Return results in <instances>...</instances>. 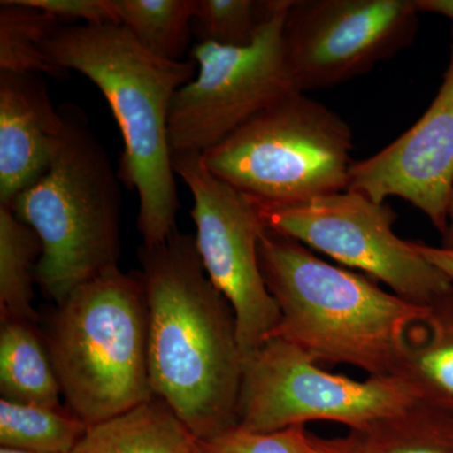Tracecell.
<instances>
[{
    "mask_svg": "<svg viewBox=\"0 0 453 453\" xmlns=\"http://www.w3.org/2000/svg\"><path fill=\"white\" fill-rule=\"evenodd\" d=\"M64 127L42 74L0 73V204L49 170Z\"/></svg>",
    "mask_w": 453,
    "mask_h": 453,
    "instance_id": "obj_13",
    "label": "cell"
},
{
    "mask_svg": "<svg viewBox=\"0 0 453 453\" xmlns=\"http://www.w3.org/2000/svg\"><path fill=\"white\" fill-rule=\"evenodd\" d=\"M350 434L363 453H453V405L419 395L401 412Z\"/></svg>",
    "mask_w": 453,
    "mask_h": 453,
    "instance_id": "obj_16",
    "label": "cell"
},
{
    "mask_svg": "<svg viewBox=\"0 0 453 453\" xmlns=\"http://www.w3.org/2000/svg\"><path fill=\"white\" fill-rule=\"evenodd\" d=\"M149 319V374L198 441L237 427L243 354L234 309L211 283L196 238L175 229L139 250Z\"/></svg>",
    "mask_w": 453,
    "mask_h": 453,
    "instance_id": "obj_1",
    "label": "cell"
},
{
    "mask_svg": "<svg viewBox=\"0 0 453 453\" xmlns=\"http://www.w3.org/2000/svg\"><path fill=\"white\" fill-rule=\"evenodd\" d=\"M61 111L52 164L8 205L40 237L35 283L56 303L120 258L121 192L109 154L79 107Z\"/></svg>",
    "mask_w": 453,
    "mask_h": 453,
    "instance_id": "obj_4",
    "label": "cell"
},
{
    "mask_svg": "<svg viewBox=\"0 0 453 453\" xmlns=\"http://www.w3.org/2000/svg\"><path fill=\"white\" fill-rule=\"evenodd\" d=\"M65 23L23 0L0 2V73L67 77L49 55V43Z\"/></svg>",
    "mask_w": 453,
    "mask_h": 453,
    "instance_id": "obj_18",
    "label": "cell"
},
{
    "mask_svg": "<svg viewBox=\"0 0 453 453\" xmlns=\"http://www.w3.org/2000/svg\"><path fill=\"white\" fill-rule=\"evenodd\" d=\"M88 425L70 408L0 401V446L29 453H73Z\"/></svg>",
    "mask_w": 453,
    "mask_h": 453,
    "instance_id": "obj_20",
    "label": "cell"
},
{
    "mask_svg": "<svg viewBox=\"0 0 453 453\" xmlns=\"http://www.w3.org/2000/svg\"><path fill=\"white\" fill-rule=\"evenodd\" d=\"M453 189V29L442 85L427 111L380 153L354 162L347 190L375 202L398 196L423 211L441 234Z\"/></svg>",
    "mask_w": 453,
    "mask_h": 453,
    "instance_id": "obj_12",
    "label": "cell"
},
{
    "mask_svg": "<svg viewBox=\"0 0 453 453\" xmlns=\"http://www.w3.org/2000/svg\"><path fill=\"white\" fill-rule=\"evenodd\" d=\"M419 13H434L453 23V0H414Z\"/></svg>",
    "mask_w": 453,
    "mask_h": 453,
    "instance_id": "obj_27",
    "label": "cell"
},
{
    "mask_svg": "<svg viewBox=\"0 0 453 453\" xmlns=\"http://www.w3.org/2000/svg\"><path fill=\"white\" fill-rule=\"evenodd\" d=\"M419 395L402 378L356 380L324 371L300 349L273 338L243 357L238 427L268 434L334 422L362 432Z\"/></svg>",
    "mask_w": 453,
    "mask_h": 453,
    "instance_id": "obj_7",
    "label": "cell"
},
{
    "mask_svg": "<svg viewBox=\"0 0 453 453\" xmlns=\"http://www.w3.org/2000/svg\"><path fill=\"white\" fill-rule=\"evenodd\" d=\"M295 441L299 453H363L359 441L350 432L345 437L325 438L311 434L305 426H297Z\"/></svg>",
    "mask_w": 453,
    "mask_h": 453,
    "instance_id": "obj_25",
    "label": "cell"
},
{
    "mask_svg": "<svg viewBox=\"0 0 453 453\" xmlns=\"http://www.w3.org/2000/svg\"><path fill=\"white\" fill-rule=\"evenodd\" d=\"M405 349L403 380L422 396L453 405V296L411 327Z\"/></svg>",
    "mask_w": 453,
    "mask_h": 453,
    "instance_id": "obj_17",
    "label": "cell"
},
{
    "mask_svg": "<svg viewBox=\"0 0 453 453\" xmlns=\"http://www.w3.org/2000/svg\"><path fill=\"white\" fill-rule=\"evenodd\" d=\"M49 55L65 73L77 71L103 92L120 127V175L139 196L138 228L145 247L177 229L179 198L169 139V112L178 89L196 77L193 59L151 55L122 25H64Z\"/></svg>",
    "mask_w": 453,
    "mask_h": 453,
    "instance_id": "obj_3",
    "label": "cell"
},
{
    "mask_svg": "<svg viewBox=\"0 0 453 453\" xmlns=\"http://www.w3.org/2000/svg\"><path fill=\"white\" fill-rule=\"evenodd\" d=\"M42 255L40 237L8 205L0 204V319L35 324L33 283Z\"/></svg>",
    "mask_w": 453,
    "mask_h": 453,
    "instance_id": "obj_19",
    "label": "cell"
},
{
    "mask_svg": "<svg viewBox=\"0 0 453 453\" xmlns=\"http://www.w3.org/2000/svg\"><path fill=\"white\" fill-rule=\"evenodd\" d=\"M441 247L453 251V189L449 195V204H447V229L442 235V244Z\"/></svg>",
    "mask_w": 453,
    "mask_h": 453,
    "instance_id": "obj_28",
    "label": "cell"
},
{
    "mask_svg": "<svg viewBox=\"0 0 453 453\" xmlns=\"http://www.w3.org/2000/svg\"><path fill=\"white\" fill-rule=\"evenodd\" d=\"M0 393L17 403L58 408L62 390L46 340L35 324L3 320L0 326Z\"/></svg>",
    "mask_w": 453,
    "mask_h": 453,
    "instance_id": "obj_15",
    "label": "cell"
},
{
    "mask_svg": "<svg viewBox=\"0 0 453 453\" xmlns=\"http://www.w3.org/2000/svg\"><path fill=\"white\" fill-rule=\"evenodd\" d=\"M291 0H281L249 47L203 42L192 50L196 73L178 89L169 112L173 154H204L246 122L297 91L286 65L282 28Z\"/></svg>",
    "mask_w": 453,
    "mask_h": 453,
    "instance_id": "obj_9",
    "label": "cell"
},
{
    "mask_svg": "<svg viewBox=\"0 0 453 453\" xmlns=\"http://www.w3.org/2000/svg\"><path fill=\"white\" fill-rule=\"evenodd\" d=\"M198 440L160 398L88 426L73 453H196Z\"/></svg>",
    "mask_w": 453,
    "mask_h": 453,
    "instance_id": "obj_14",
    "label": "cell"
},
{
    "mask_svg": "<svg viewBox=\"0 0 453 453\" xmlns=\"http://www.w3.org/2000/svg\"><path fill=\"white\" fill-rule=\"evenodd\" d=\"M121 25L142 49L166 61H184L196 0H115Z\"/></svg>",
    "mask_w": 453,
    "mask_h": 453,
    "instance_id": "obj_21",
    "label": "cell"
},
{
    "mask_svg": "<svg viewBox=\"0 0 453 453\" xmlns=\"http://www.w3.org/2000/svg\"><path fill=\"white\" fill-rule=\"evenodd\" d=\"M418 251L434 266L442 270L453 281V251L442 247L428 246V244L416 242Z\"/></svg>",
    "mask_w": 453,
    "mask_h": 453,
    "instance_id": "obj_26",
    "label": "cell"
},
{
    "mask_svg": "<svg viewBox=\"0 0 453 453\" xmlns=\"http://www.w3.org/2000/svg\"><path fill=\"white\" fill-rule=\"evenodd\" d=\"M67 408L88 426L154 398L140 273L115 267L56 303L44 335Z\"/></svg>",
    "mask_w": 453,
    "mask_h": 453,
    "instance_id": "obj_5",
    "label": "cell"
},
{
    "mask_svg": "<svg viewBox=\"0 0 453 453\" xmlns=\"http://www.w3.org/2000/svg\"><path fill=\"white\" fill-rule=\"evenodd\" d=\"M31 7L50 12L65 25L85 20L86 25H121L115 0H23Z\"/></svg>",
    "mask_w": 453,
    "mask_h": 453,
    "instance_id": "obj_24",
    "label": "cell"
},
{
    "mask_svg": "<svg viewBox=\"0 0 453 453\" xmlns=\"http://www.w3.org/2000/svg\"><path fill=\"white\" fill-rule=\"evenodd\" d=\"M350 127L295 92L202 154L214 175L261 210L344 192L353 160Z\"/></svg>",
    "mask_w": 453,
    "mask_h": 453,
    "instance_id": "obj_6",
    "label": "cell"
},
{
    "mask_svg": "<svg viewBox=\"0 0 453 453\" xmlns=\"http://www.w3.org/2000/svg\"><path fill=\"white\" fill-rule=\"evenodd\" d=\"M196 453H299L295 441V427L282 431H247L234 427L211 440L198 441Z\"/></svg>",
    "mask_w": 453,
    "mask_h": 453,
    "instance_id": "obj_23",
    "label": "cell"
},
{
    "mask_svg": "<svg viewBox=\"0 0 453 453\" xmlns=\"http://www.w3.org/2000/svg\"><path fill=\"white\" fill-rule=\"evenodd\" d=\"M281 0H196L193 35L198 43L249 47Z\"/></svg>",
    "mask_w": 453,
    "mask_h": 453,
    "instance_id": "obj_22",
    "label": "cell"
},
{
    "mask_svg": "<svg viewBox=\"0 0 453 453\" xmlns=\"http://www.w3.org/2000/svg\"><path fill=\"white\" fill-rule=\"evenodd\" d=\"M261 214L267 228L363 271L402 299L434 308L453 296L452 280L395 234L398 216L386 202L344 190Z\"/></svg>",
    "mask_w": 453,
    "mask_h": 453,
    "instance_id": "obj_8",
    "label": "cell"
},
{
    "mask_svg": "<svg viewBox=\"0 0 453 453\" xmlns=\"http://www.w3.org/2000/svg\"><path fill=\"white\" fill-rule=\"evenodd\" d=\"M173 166L192 195L196 250L205 273L234 309L244 357L273 336L280 320L259 266L264 217L255 202L214 175L201 154H173Z\"/></svg>",
    "mask_w": 453,
    "mask_h": 453,
    "instance_id": "obj_10",
    "label": "cell"
},
{
    "mask_svg": "<svg viewBox=\"0 0 453 453\" xmlns=\"http://www.w3.org/2000/svg\"><path fill=\"white\" fill-rule=\"evenodd\" d=\"M419 12L414 0H291L283 55L301 94L362 76L408 49Z\"/></svg>",
    "mask_w": 453,
    "mask_h": 453,
    "instance_id": "obj_11",
    "label": "cell"
},
{
    "mask_svg": "<svg viewBox=\"0 0 453 453\" xmlns=\"http://www.w3.org/2000/svg\"><path fill=\"white\" fill-rule=\"evenodd\" d=\"M258 259L280 310L270 339L290 342L318 365H351L369 377L403 380L407 334L432 308L327 264L309 247L267 226Z\"/></svg>",
    "mask_w": 453,
    "mask_h": 453,
    "instance_id": "obj_2",
    "label": "cell"
},
{
    "mask_svg": "<svg viewBox=\"0 0 453 453\" xmlns=\"http://www.w3.org/2000/svg\"><path fill=\"white\" fill-rule=\"evenodd\" d=\"M0 453H29V452L17 451V449H3V447H0Z\"/></svg>",
    "mask_w": 453,
    "mask_h": 453,
    "instance_id": "obj_29",
    "label": "cell"
}]
</instances>
